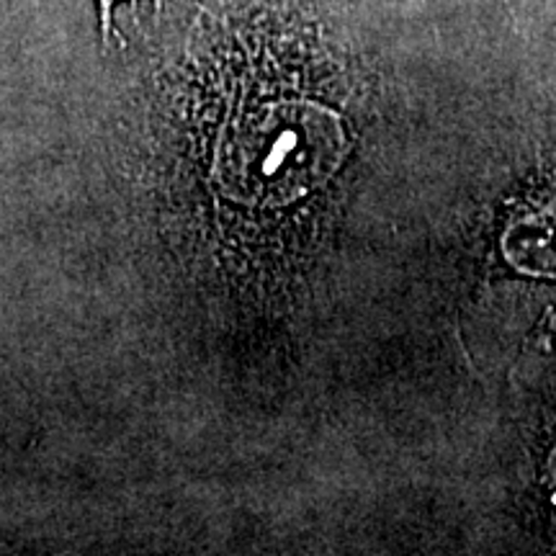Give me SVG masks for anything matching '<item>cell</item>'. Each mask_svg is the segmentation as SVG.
Returning <instances> with one entry per match:
<instances>
[{
    "label": "cell",
    "instance_id": "cell-1",
    "mask_svg": "<svg viewBox=\"0 0 556 556\" xmlns=\"http://www.w3.org/2000/svg\"><path fill=\"white\" fill-rule=\"evenodd\" d=\"M135 5L142 3V0H96V9H99V29H101V39L103 45H109L111 37H114V13L119 5ZM152 5L160 11L165 5V0H152Z\"/></svg>",
    "mask_w": 556,
    "mask_h": 556
}]
</instances>
